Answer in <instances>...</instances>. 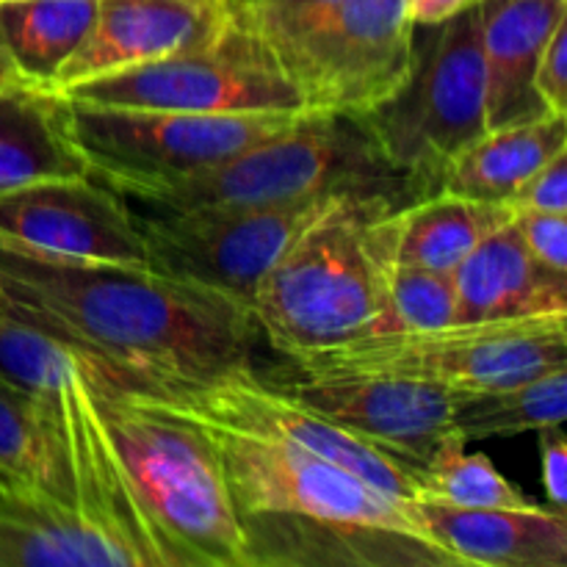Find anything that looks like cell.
Wrapping results in <instances>:
<instances>
[{
  "label": "cell",
  "instance_id": "19",
  "mask_svg": "<svg viewBox=\"0 0 567 567\" xmlns=\"http://www.w3.org/2000/svg\"><path fill=\"white\" fill-rule=\"evenodd\" d=\"M507 221H513V210L504 203L437 188L408 205L380 210L371 230L391 264L454 271L482 238Z\"/></svg>",
  "mask_w": 567,
  "mask_h": 567
},
{
  "label": "cell",
  "instance_id": "1",
  "mask_svg": "<svg viewBox=\"0 0 567 567\" xmlns=\"http://www.w3.org/2000/svg\"><path fill=\"white\" fill-rule=\"evenodd\" d=\"M0 308L86 354L111 382H199L249 365L252 310L150 266L42 258L0 244Z\"/></svg>",
  "mask_w": 567,
  "mask_h": 567
},
{
  "label": "cell",
  "instance_id": "21",
  "mask_svg": "<svg viewBox=\"0 0 567 567\" xmlns=\"http://www.w3.org/2000/svg\"><path fill=\"white\" fill-rule=\"evenodd\" d=\"M92 175L72 142L70 100L55 89L0 83V194Z\"/></svg>",
  "mask_w": 567,
  "mask_h": 567
},
{
  "label": "cell",
  "instance_id": "25",
  "mask_svg": "<svg viewBox=\"0 0 567 567\" xmlns=\"http://www.w3.org/2000/svg\"><path fill=\"white\" fill-rule=\"evenodd\" d=\"M0 480L39 487L59 502L72 496L61 474L42 404L0 380ZM75 509V507H72Z\"/></svg>",
  "mask_w": 567,
  "mask_h": 567
},
{
  "label": "cell",
  "instance_id": "17",
  "mask_svg": "<svg viewBox=\"0 0 567 567\" xmlns=\"http://www.w3.org/2000/svg\"><path fill=\"white\" fill-rule=\"evenodd\" d=\"M421 520L460 565L565 567L567 518L559 509L452 507L419 502Z\"/></svg>",
  "mask_w": 567,
  "mask_h": 567
},
{
  "label": "cell",
  "instance_id": "10",
  "mask_svg": "<svg viewBox=\"0 0 567 567\" xmlns=\"http://www.w3.org/2000/svg\"><path fill=\"white\" fill-rule=\"evenodd\" d=\"M302 114H192L120 109L70 100L72 142L92 177L103 183H150L214 166Z\"/></svg>",
  "mask_w": 567,
  "mask_h": 567
},
{
  "label": "cell",
  "instance_id": "6",
  "mask_svg": "<svg viewBox=\"0 0 567 567\" xmlns=\"http://www.w3.org/2000/svg\"><path fill=\"white\" fill-rule=\"evenodd\" d=\"M297 374H377L432 382L454 393L513 385L567 365V316L454 321L432 330H388L297 354Z\"/></svg>",
  "mask_w": 567,
  "mask_h": 567
},
{
  "label": "cell",
  "instance_id": "34",
  "mask_svg": "<svg viewBox=\"0 0 567 567\" xmlns=\"http://www.w3.org/2000/svg\"><path fill=\"white\" fill-rule=\"evenodd\" d=\"M238 6H255V9H269V11H299V9H313V6L338 3V0H230Z\"/></svg>",
  "mask_w": 567,
  "mask_h": 567
},
{
  "label": "cell",
  "instance_id": "29",
  "mask_svg": "<svg viewBox=\"0 0 567 567\" xmlns=\"http://www.w3.org/2000/svg\"><path fill=\"white\" fill-rule=\"evenodd\" d=\"M504 205L513 210V216L526 214V210L567 214V150L546 161L537 172H532Z\"/></svg>",
  "mask_w": 567,
  "mask_h": 567
},
{
  "label": "cell",
  "instance_id": "27",
  "mask_svg": "<svg viewBox=\"0 0 567 567\" xmlns=\"http://www.w3.org/2000/svg\"><path fill=\"white\" fill-rule=\"evenodd\" d=\"M81 363V354L31 321L0 308V380L31 399L55 391Z\"/></svg>",
  "mask_w": 567,
  "mask_h": 567
},
{
  "label": "cell",
  "instance_id": "14",
  "mask_svg": "<svg viewBox=\"0 0 567 567\" xmlns=\"http://www.w3.org/2000/svg\"><path fill=\"white\" fill-rule=\"evenodd\" d=\"M230 17V0H97L92 28L59 72L55 92L197 48L214 39Z\"/></svg>",
  "mask_w": 567,
  "mask_h": 567
},
{
  "label": "cell",
  "instance_id": "26",
  "mask_svg": "<svg viewBox=\"0 0 567 567\" xmlns=\"http://www.w3.org/2000/svg\"><path fill=\"white\" fill-rule=\"evenodd\" d=\"M419 502L452 504V507H532L529 498L515 491L502 471L452 432L419 471Z\"/></svg>",
  "mask_w": 567,
  "mask_h": 567
},
{
  "label": "cell",
  "instance_id": "4",
  "mask_svg": "<svg viewBox=\"0 0 567 567\" xmlns=\"http://www.w3.org/2000/svg\"><path fill=\"white\" fill-rule=\"evenodd\" d=\"M399 208L382 194H343L277 258L252 299L258 332L286 358L391 330L385 252L371 219Z\"/></svg>",
  "mask_w": 567,
  "mask_h": 567
},
{
  "label": "cell",
  "instance_id": "22",
  "mask_svg": "<svg viewBox=\"0 0 567 567\" xmlns=\"http://www.w3.org/2000/svg\"><path fill=\"white\" fill-rule=\"evenodd\" d=\"M563 150H567V114L493 127L454 155L441 188L471 199L507 203L532 172Z\"/></svg>",
  "mask_w": 567,
  "mask_h": 567
},
{
  "label": "cell",
  "instance_id": "20",
  "mask_svg": "<svg viewBox=\"0 0 567 567\" xmlns=\"http://www.w3.org/2000/svg\"><path fill=\"white\" fill-rule=\"evenodd\" d=\"M0 567H131V559L70 504L0 482Z\"/></svg>",
  "mask_w": 567,
  "mask_h": 567
},
{
  "label": "cell",
  "instance_id": "32",
  "mask_svg": "<svg viewBox=\"0 0 567 567\" xmlns=\"http://www.w3.org/2000/svg\"><path fill=\"white\" fill-rule=\"evenodd\" d=\"M540 468H543V485H546L548 502L554 509L565 513L567 504V446L559 426L543 430L540 437Z\"/></svg>",
  "mask_w": 567,
  "mask_h": 567
},
{
  "label": "cell",
  "instance_id": "12",
  "mask_svg": "<svg viewBox=\"0 0 567 567\" xmlns=\"http://www.w3.org/2000/svg\"><path fill=\"white\" fill-rule=\"evenodd\" d=\"M0 244L83 264L147 266L138 221L97 177H59L0 194Z\"/></svg>",
  "mask_w": 567,
  "mask_h": 567
},
{
  "label": "cell",
  "instance_id": "18",
  "mask_svg": "<svg viewBox=\"0 0 567 567\" xmlns=\"http://www.w3.org/2000/svg\"><path fill=\"white\" fill-rule=\"evenodd\" d=\"M460 321L567 316V271L532 258L513 221L482 238L454 269Z\"/></svg>",
  "mask_w": 567,
  "mask_h": 567
},
{
  "label": "cell",
  "instance_id": "15",
  "mask_svg": "<svg viewBox=\"0 0 567 567\" xmlns=\"http://www.w3.org/2000/svg\"><path fill=\"white\" fill-rule=\"evenodd\" d=\"M249 567L258 565H426L457 567L446 548L380 526L341 524L305 515L244 513Z\"/></svg>",
  "mask_w": 567,
  "mask_h": 567
},
{
  "label": "cell",
  "instance_id": "33",
  "mask_svg": "<svg viewBox=\"0 0 567 567\" xmlns=\"http://www.w3.org/2000/svg\"><path fill=\"white\" fill-rule=\"evenodd\" d=\"M480 0H404L408 6V17L415 28L441 25V22L452 20L460 11L471 9Z\"/></svg>",
  "mask_w": 567,
  "mask_h": 567
},
{
  "label": "cell",
  "instance_id": "5",
  "mask_svg": "<svg viewBox=\"0 0 567 567\" xmlns=\"http://www.w3.org/2000/svg\"><path fill=\"white\" fill-rule=\"evenodd\" d=\"M302 100V114L363 116L404 86L415 31L404 0H338L299 11L230 3Z\"/></svg>",
  "mask_w": 567,
  "mask_h": 567
},
{
  "label": "cell",
  "instance_id": "7",
  "mask_svg": "<svg viewBox=\"0 0 567 567\" xmlns=\"http://www.w3.org/2000/svg\"><path fill=\"white\" fill-rule=\"evenodd\" d=\"M430 28L435 33L424 42L415 31V64L404 86L360 116L415 199L437 192L454 155L487 131L480 3Z\"/></svg>",
  "mask_w": 567,
  "mask_h": 567
},
{
  "label": "cell",
  "instance_id": "24",
  "mask_svg": "<svg viewBox=\"0 0 567 567\" xmlns=\"http://www.w3.org/2000/svg\"><path fill=\"white\" fill-rule=\"evenodd\" d=\"M567 415V365L513 385L457 393L454 432L465 443L563 426Z\"/></svg>",
  "mask_w": 567,
  "mask_h": 567
},
{
  "label": "cell",
  "instance_id": "2",
  "mask_svg": "<svg viewBox=\"0 0 567 567\" xmlns=\"http://www.w3.org/2000/svg\"><path fill=\"white\" fill-rule=\"evenodd\" d=\"M81 360L164 567H249L241 515L208 432Z\"/></svg>",
  "mask_w": 567,
  "mask_h": 567
},
{
  "label": "cell",
  "instance_id": "28",
  "mask_svg": "<svg viewBox=\"0 0 567 567\" xmlns=\"http://www.w3.org/2000/svg\"><path fill=\"white\" fill-rule=\"evenodd\" d=\"M385 302L391 330H432L460 321L454 271L385 260Z\"/></svg>",
  "mask_w": 567,
  "mask_h": 567
},
{
  "label": "cell",
  "instance_id": "30",
  "mask_svg": "<svg viewBox=\"0 0 567 567\" xmlns=\"http://www.w3.org/2000/svg\"><path fill=\"white\" fill-rule=\"evenodd\" d=\"M513 225L532 258L557 271H567V214H515Z\"/></svg>",
  "mask_w": 567,
  "mask_h": 567
},
{
  "label": "cell",
  "instance_id": "36",
  "mask_svg": "<svg viewBox=\"0 0 567 567\" xmlns=\"http://www.w3.org/2000/svg\"><path fill=\"white\" fill-rule=\"evenodd\" d=\"M0 482H6V480H0Z\"/></svg>",
  "mask_w": 567,
  "mask_h": 567
},
{
  "label": "cell",
  "instance_id": "35",
  "mask_svg": "<svg viewBox=\"0 0 567 567\" xmlns=\"http://www.w3.org/2000/svg\"><path fill=\"white\" fill-rule=\"evenodd\" d=\"M14 81H22V78L17 75L14 64H11L9 53H6V48H3V39H0V83H14Z\"/></svg>",
  "mask_w": 567,
  "mask_h": 567
},
{
  "label": "cell",
  "instance_id": "23",
  "mask_svg": "<svg viewBox=\"0 0 567 567\" xmlns=\"http://www.w3.org/2000/svg\"><path fill=\"white\" fill-rule=\"evenodd\" d=\"M97 0H0V39L17 75L55 89L94 22Z\"/></svg>",
  "mask_w": 567,
  "mask_h": 567
},
{
  "label": "cell",
  "instance_id": "16",
  "mask_svg": "<svg viewBox=\"0 0 567 567\" xmlns=\"http://www.w3.org/2000/svg\"><path fill=\"white\" fill-rule=\"evenodd\" d=\"M567 0H480L487 131L548 114L535 92V70Z\"/></svg>",
  "mask_w": 567,
  "mask_h": 567
},
{
  "label": "cell",
  "instance_id": "13",
  "mask_svg": "<svg viewBox=\"0 0 567 567\" xmlns=\"http://www.w3.org/2000/svg\"><path fill=\"white\" fill-rule=\"evenodd\" d=\"M324 419L377 443L415 465H424L454 432L457 393L404 377L297 374L271 380Z\"/></svg>",
  "mask_w": 567,
  "mask_h": 567
},
{
  "label": "cell",
  "instance_id": "3",
  "mask_svg": "<svg viewBox=\"0 0 567 567\" xmlns=\"http://www.w3.org/2000/svg\"><path fill=\"white\" fill-rule=\"evenodd\" d=\"M133 214L264 208L316 194H382L399 205L415 194L349 114H302L291 127L192 175L150 183H105Z\"/></svg>",
  "mask_w": 567,
  "mask_h": 567
},
{
  "label": "cell",
  "instance_id": "31",
  "mask_svg": "<svg viewBox=\"0 0 567 567\" xmlns=\"http://www.w3.org/2000/svg\"><path fill=\"white\" fill-rule=\"evenodd\" d=\"M567 20L554 28L535 70V92L548 114H567Z\"/></svg>",
  "mask_w": 567,
  "mask_h": 567
},
{
  "label": "cell",
  "instance_id": "8",
  "mask_svg": "<svg viewBox=\"0 0 567 567\" xmlns=\"http://www.w3.org/2000/svg\"><path fill=\"white\" fill-rule=\"evenodd\" d=\"M61 94L75 103L120 109L302 114V100L271 50L236 17L197 48L78 81Z\"/></svg>",
  "mask_w": 567,
  "mask_h": 567
},
{
  "label": "cell",
  "instance_id": "9",
  "mask_svg": "<svg viewBox=\"0 0 567 567\" xmlns=\"http://www.w3.org/2000/svg\"><path fill=\"white\" fill-rule=\"evenodd\" d=\"M199 426L208 432L214 443L238 515L282 513L380 526V529L404 532V535L421 537L437 546L421 520L419 502L388 496L354 476L352 471L282 437L230 430L219 424Z\"/></svg>",
  "mask_w": 567,
  "mask_h": 567
},
{
  "label": "cell",
  "instance_id": "11",
  "mask_svg": "<svg viewBox=\"0 0 567 567\" xmlns=\"http://www.w3.org/2000/svg\"><path fill=\"white\" fill-rule=\"evenodd\" d=\"M343 194H316L264 208L133 214L150 269L208 288L252 310L258 286L288 244Z\"/></svg>",
  "mask_w": 567,
  "mask_h": 567
}]
</instances>
